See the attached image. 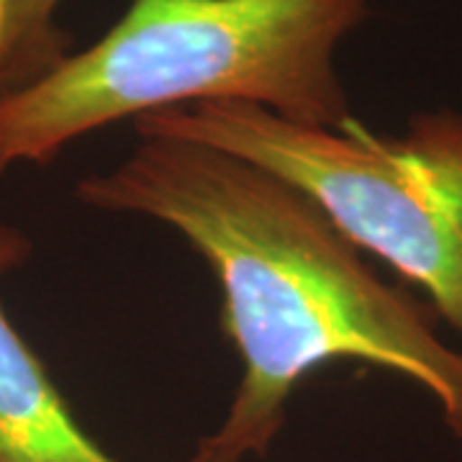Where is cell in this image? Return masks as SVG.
Wrapping results in <instances>:
<instances>
[{
  "instance_id": "277c9868",
  "label": "cell",
  "mask_w": 462,
  "mask_h": 462,
  "mask_svg": "<svg viewBox=\"0 0 462 462\" xmlns=\"http://www.w3.org/2000/svg\"><path fill=\"white\" fill-rule=\"evenodd\" d=\"M32 257V242L0 224V278ZM0 462H116L78 424L50 373L0 306Z\"/></svg>"
},
{
  "instance_id": "8992f818",
  "label": "cell",
  "mask_w": 462,
  "mask_h": 462,
  "mask_svg": "<svg viewBox=\"0 0 462 462\" xmlns=\"http://www.w3.org/2000/svg\"><path fill=\"white\" fill-rule=\"evenodd\" d=\"M449 427H452V430H455V434H457V437L462 439V416H457V419H455V421H452Z\"/></svg>"
},
{
  "instance_id": "6da1fadb",
  "label": "cell",
  "mask_w": 462,
  "mask_h": 462,
  "mask_svg": "<svg viewBox=\"0 0 462 462\" xmlns=\"http://www.w3.org/2000/svg\"><path fill=\"white\" fill-rule=\"evenodd\" d=\"M111 172L78 182L85 206L157 218L211 264L221 324L245 375L224 424L190 462L263 457L285 403L331 360H360L416 380L462 416V355L434 334L409 293L385 285L327 214L291 182L247 160L170 136H139Z\"/></svg>"
},
{
  "instance_id": "5b68a950",
  "label": "cell",
  "mask_w": 462,
  "mask_h": 462,
  "mask_svg": "<svg viewBox=\"0 0 462 462\" xmlns=\"http://www.w3.org/2000/svg\"><path fill=\"white\" fill-rule=\"evenodd\" d=\"M62 0H0V98L36 83L69 54Z\"/></svg>"
},
{
  "instance_id": "7a4b0ae2",
  "label": "cell",
  "mask_w": 462,
  "mask_h": 462,
  "mask_svg": "<svg viewBox=\"0 0 462 462\" xmlns=\"http://www.w3.org/2000/svg\"><path fill=\"white\" fill-rule=\"evenodd\" d=\"M370 0H132L96 44L0 98V175L85 134L199 103H249L342 126L334 57Z\"/></svg>"
},
{
  "instance_id": "3957f363",
  "label": "cell",
  "mask_w": 462,
  "mask_h": 462,
  "mask_svg": "<svg viewBox=\"0 0 462 462\" xmlns=\"http://www.w3.org/2000/svg\"><path fill=\"white\" fill-rule=\"evenodd\" d=\"M139 136L199 142L298 188L339 234L424 288L462 334V116L424 114L406 136L346 118L306 126L249 103H199L142 116Z\"/></svg>"
}]
</instances>
